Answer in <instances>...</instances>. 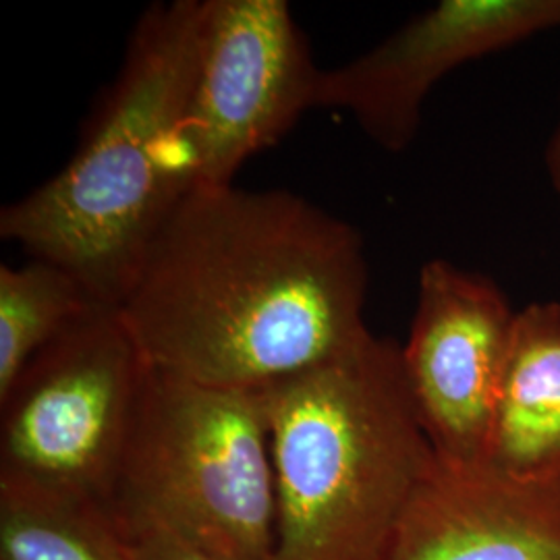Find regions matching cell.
Segmentation results:
<instances>
[{
  "label": "cell",
  "instance_id": "8992f818",
  "mask_svg": "<svg viewBox=\"0 0 560 560\" xmlns=\"http://www.w3.org/2000/svg\"><path fill=\"white\" fill-rule=\"evenodd\" d=\"M322 69L284 0H206L180 131L189 187H226L316 108Z\"/></svg>",
  "mask_w": 560,
  "mask_h": 560
},
{
  "label": "cell",
  "instance_id": "5bb4252c",
  "mask_svg": "<svg viewBox=\"0 0 560 560\" xmlns=\"http://www.w3.org/2000/svg\"><path fill=\"white\" fill-rule=\"evenodd\" d=\"M544 166H546V175H548L552 189L560 196V117L555 125L550 140L546 143Z\"/></svg>",
  "mask_w": 560,
  "mask_h": 560
},
{
  "label": "cell",
  "instance_id": "30bf717a",
  "mask_svg": "<svg viewBox=\"0 0 560 560\" xmlns=\"http://www.w3.org/2000/svg\"><path fill=\"white\" fill-rule=\"evenodd\" d=\"M486 463L515 476L560 469L559 301L517 310Z\"/></svg>",
  "mask_w": 560,
  "mask_h": 560
},
{
  "label": "cell",
  "instance_id": "3957f363",
  "mask_svg": "<svg viewBox=\"0 0 560 560\" xmlns=\"http://www.w3.org/2000/svg\"><path fill=\"white\" fill-rule=\"evenodd\" d=\"M275 465L270 560H386L439 463L400 345L368 335L261 390Z\"/></svg>",
  "mask_w": 560,
  "mask_h": 560
},
{
  "label": "cell",
  "instance_id": "7c38bea8",
  "mask_svg": "<svg viewBox=\"0 0 560 560\" xmlns=\"http://www.w3.org/2000/svg\"><path fill=\"white\" fill-rule=\"evenodd\" d=\"M96 300L80 280L57 264L32 260L0 266V397L25 365L94 307Z\"/></svg>",
  "mask_w": 560,
  "mask_h": 560
},
{
  "label": "cell",
  "instance_id": "6da1fadb",
  "mask_svg": "<svg viewBox=\"0 0 560 560\" xmlns=\"http://www.w3.org/2000/svg\"><path fill=\"white\" fill-rule=\"evenodd\" d=\"M360 231L282 189L187 187L120 316L164 374L264 390L365 339Z\"/></svg>",
  "mask_w": 560,
  "mask_h": 560
},
{
  "label": "cell",
  "instance_id": "5b68a950",
  "mask_svg": "<svg viewBox=\"0 0 560 560\" xmlns=\"http://www.w3.org/2000/svg\"><path fill=\"white\" fill-rule=\"evenodd\" d=\"M148 374L119 307H94L0 397V480L110 506Z\"/></svg>",
  "mask_w": 560,
  "mask_h": 560
},
{
  "label": "cell",
  "instance_id": "277c9868",
  "mask_svg": "<svg viewBox=\"0 0 560 560\" xmlns=\"http://www.w3.org/2000/svg\"><path fill=\"white\" fill-rule=\"evenodd\" d=\"M110 509L237 560H270L275 465L261 390L203 386L150 365Z\"/></svg>",
  "mask_w": 560,
  "mask_h": 560
},
{
  "label": "cell",
  "instance_id": "ba28073f",
  "mask_svg": "<svg viewBox=\"0 0 560 560\" xmlns=\"http://www.w3.org/2000/svg\"><path fill=\"white\" fill-rule=\"evenodd\" d=\"M555 30L560 0H442L358 59L322 69L316 108L351 115L374 143L402 152L439 81Z\"/></svg>",
  "mask_w": 560,
  "mask_h": 560
},
{
  "label": "cell",
  "instance_id": "8fae6325",
  "mask_svg": "<svg viewBox=\"0 0 560 560\" xmlns=\"http://www.w3.org/2000/svg\"><path fill=\"white\" fill-rule=\"evenodd\" d=\"M0 560H133V552L108 504L0 480Z\"/></svg>",
  "mask_w": 560,
  "mask_h": 560
},
{
  "label": "cell",
  "instance_id": "52a82bcc",
  "mask_svg": "<svg viewBox=\"0 0 560 560\" xmlns=\"http://www.w3.org/2000/svg\"><path fill=\"white\" fill-rule=\"evenodd\" d=\"M515 316L494 280L442 258L423 264L400 358L439 459H488Z\"/></svg>",
  "mask_w": 560,
  "mask_h": 560
},
{
  "label": "cell",
  "instance_id": "9c48e42d",
  "mask_svg": "<svg viewBox=\"0 0 560 560\" xmlns=\"http://www.w3.org/2000/svg\"><path fill=\"white\" fill-rule=\"evenodd\" d=\"M386 560H560V469L515 476L439 459Z\"/></svg>",
  "mask_w": 560,
  "mask_h": 560
},
{
  "label": "cell",
  "instance_id": "7a4b0ae2",
  "mask_svg": "<svg viewBox=\"0 0 560 560\" xmlns=\"http://www.w3.org/2000/svg\"><path fill=\"white\" fill-rule=\"evenodd\" d=\"M206 0L150 7L73 159L0 210V237L57 264L106 305L125 300L162 222L187 191L180 131Z\"/></svg>",
  "mask_w": 560,
  "mask_h": 560
},
{
  "label": "cell",
  "instance_id": "4fadbf2b",
  "mask_svg": "<svg viewBox=\"0 0 560 560\" xmlns=\"http://www.w3.org/2000/svg\"><path fill=\"white\" fill-rule=\"evenodd\" d=\"M133 560H237L161 525L125 527Z\"/></svg>",
  "mask_w": 560,
  "mask_h": 560
}]
</instances>
